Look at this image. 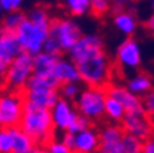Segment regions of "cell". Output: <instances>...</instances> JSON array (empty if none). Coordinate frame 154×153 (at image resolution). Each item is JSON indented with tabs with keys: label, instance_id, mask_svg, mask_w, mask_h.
<instances>
[{
	"label": "cell",
	"instance_id": "6da1fadb",
	"mask_svg": "<svg viewBox=\"0 0 154 153\" xmlns=\"http://www.w3.org/2000/svg\"><path fill=\"white\" fill-rule=\"evenodd\" d=\"M19 127L37 142L38 146H44L54 138L55 126L52 121L51 109L42 108L29 101H25L22 119Z\"/></svg>",
	"mask_w": 154,
	"mask_h": 153
},
{
	"label": "cell",
	"instance_id": "7a4b0ae2",
	"mask_svg": "<svg viewBox=\"0 0 154 153\" xmlns=\"http://www.w3.org/2000/svg\"><path fill=\"white\" fill-rule=\"evenodd\" d=\"M81 81L87 86L106 87L112 77V62L109 61L105 51L90 58L77 62Z\"/></svg>",
	"mask_w": 154,
	"mask_h": 153
},
{
	"label": "cell",
	"instance_id": "3957f363",
	"mask_svg": "<svg viewBox=\"0 0 154 153\" xmlns=\"http://www.w3.org/2000/svg\"><path fill=\"white\" fill-rule=\"evenodd\" d=\"M33 72H35V57L26 51H21L7 68L4 84L10 90L23 91Z\"/></svg>",
	"mask_w": 154,
	"mask_h": 153
},
{
	"label": "cell",
	"instance_id": "277c9868",
	"mask_svg": "<svg viewBox=\"0 0 154 153\" xmlns=\"http://www.w3.org/2000/svg\"><path fill=\"white\" fill-rule=\"evenodd\" d=\"M107 98L106 87L87 86L76 98V109L79 113L91 120H99L105 116V102Z\"/></svg>",
	"mask_w": 154,
	"mask_h": 153
},
{
	"label": "cell",
	"instance_id": "5b68a950",
	"mask_svg": "<svg viewBox=\"0 0 154 153\" xmlns=\"http://www.w3.org/2000/svg\"><path fill=\"white\" fill-rule=\"evenodd\" d=\"M25 106V98L22 91L10 90L0 93V127L19 126Z\"/></svg>",
	"mask_w": 154,
	"mask_h": 153
},
{
	"label": "cell",
	"instance_id": "8992f818",
	"mask_svg": "<svg viewBox=\"0 0 154 153\" xmlns=\"http://www.w3.org/2000/svg\"><path fill=\"white\" fill-rule=\"evenodd\" d=\"M15 35L18 37L22 51H26L29 54H32L33 57L37 55L38 53L43 51V43H44L45 37L48 36V32L44 29L38 28L37 25L30 21L26 17L22 21V24L18 26L15 30Z\"/></svg>",
	"mask_w": 154,
	"mask_h": 153
},
{
	"label": "cell",
	"instance_id": "52a82bcc",
	"mask_svg": "<svg viewBox=\"0 0 154 153\" xmlns=\"http://www.w3.org/2000/svg\"><path fill=\"white\" fill-rule=\"evenodd\" d=\"M48 35L54 36L61 44L62 51L67 53L74 46V43L83 36V32L73 19L57 18L52 19L50 29H48Z\"/></svg>",
	"mask_w": 154,
	"mask_h": 153
},
{
	"label": "cell",
	"instance_id": "ba28073f",
	"mask_svg": "<svg viewBox=\"0 0 154 153\" xmlns=\"http://www.w3.org/2000/svg\"><path fill=\"white\" fill-rule=\"evenodd\" d=\"M105 46H103V40L98 35H83L74 46L67 51L69 58L73 61L74 64L80 62V61L90 58L92 55H96L105 51Z\"/></svg>",
	"mask_w": 154,
	"mask_h": 153
},
{
	"label": "cell",
	"instance_id": "9c48e42d",
	"mask_svg": "<svg viewBox=\"0 0 154 153\" xmlns=\"http://www.w3.org/2000/svg\"><path fill=\"white\" fill-rule=\"evenodd\" d=\"M116 62L119 68H121V70H136L140 66V48L134 39H125L119 46L116 54Z\"/></svg>",
	"mask_w": 154,
	"mask_h": 153
},
{
	"label": "cell",
	"instance_id": "30bf717a",
	"mask_svg": "<svg viewBox=\"0 0 154 153\" xmlns=\"http://www.w3.org/2000/svg\"><path fill=\"white\" fill-rule=\"evenodd\" d=\"M106 91H107V95L114 97L116 99H119L121 102L127 113H132V115H143V113H146L143 108V102H142V97L132 93L128 87L109 83L106 86Z\"/></svg>",
	"mask_w": 154,
	"mask_h": 153
},
{
	"label": "cell",
	"instance_id": "8fae6325",
	"mask_svg": "<svg viewBox=\"0 0 154 153\" xmlns=\"http://www.w3.org/2000/svg\"><path fill=\"white\" fill-rule=\"evenodd\" d=\"M125 131L121 124H107L99 131V152L102 153H124L122 135Z\"/></svg>",
	"mask_w": 154,
	"mask_h": 153
},
{
	"label": "cell",
	"instance_id": "7c38bea8",
	"mask_svg": "<svg viewBox=\"0 0 154 153\" xmlns=\"http://www.w3.org/2000/svg\"><path fill=\"white\" fill-rule=\"evenodd\" d=\"M121 127L125 132L134 134L136 137L146 139V138L151 137L154 132L153 123L151 119L149 117L146 113L143 115H132V113H125V116L121 120Z\"/></svg>",
	"mask_w": 154,
	"mask_h": 153
},
{
	"label": "cell",
	"instance_id": "4fadbf2b",
	"mask_svg": "<svg viewBox=\"0 0 154 153\" xmlns=\"http://www.w3.org/2000/svg\"><path fill=\"white\" fill-rule=\"evenodd\" d=\"M77 115H79V112L72 106L70 101L66 98H62V97L51 108V116L55 130L59 131H66L67 127L72 124V121L77 117Z\"/></svg>",
	"mask_w": 154,
	"mask_h": 153
},
{
	"label": "cell",
	"instance_id": "5bb4252c",
	"mask_svg": "<svg viewBox=\"0 0 154 153\" xmlns=\"http://www.w3.org/2000/svg\"><path fill=\"white\" fill-rule=\"evenodd\" d=\"M8 131L13 139V153H36L43 150V148H38L37 142L19 126L10 127Z\"/></svg>",
	"mask_w": 154,
	"mask_h": 153
},
{
	"label": "cell",
	"instance_id": "9a60e30c",
	"mask_svg": "<svg viewBox=\"0 0 154 153\" xmlns=\"http://www.w3.org/2000/svg\"><path fill=\"white\" fill-rule=\"evenodd\" d=\"M21 51L22 47L15 32H8L0 28V58L10 65Z\"/></svg>",
	"mask_w": 154,
	"mask_h": 153
},
{
	"label": "cell",
	"instance_id": "2e32d148",
	"mask_svg": "<svg viewBox=\"0 0 154 153\" xmlns=\"http://www.w3.org/2000/svg\"><path fill=\"white\" fill-rule=\"evenodd\" d=\"M52 76L59 81L61 84L63 83H80L81 76L79 72V68L72 59H65L59 58L55 64Z\"/></svg>",
	"mask_w": 154,
	"mask_h": 153
},
{
	"label": "cell",
	"instance_id": "e0dca14e",
	"mask_svg": "<svg viewBox=\"0 0 154 153\" xmlns=\"http://www.w3.org/2000/svg\"><path fill=\"white\" fill-rule=\"evenodd\" d=\"M22 94L25 101L48 109H51L55 102L61 98L59 90H23Z\"/></svg>",
	"mask_w": 154,
	"mask_h": 153
},
{
	"label": "cell",
	"instance_id": "ac0fdd59",
	"mask_svg": "<svg viewBox=\"0 0 154 153\" xmlns=\"http://www.w3.org/2000/svg\"><path fill=\"white\" fill-rule=\"evenodd\" d=\"M99 150V132L92 127L76 134V144L74 152L79 153H92Z\"/></svg>",
	"mask_w": 154,
	"mask_h": 153
},
{
	"label": "cell",
	"instance_id": "d6986e66",
	"mask_svg": "<svg viewBox=\"0 0 154 153\" xmlns=\"http://www.w3.org/2000/svg\"><path fill=\"white\" fill-rule=\"evenodd\" d=\"M62 55H55V54H48V53H38L35 55V75H43V76H52L54 68L57 61L61 58Z\"/></svg>",
	"mask_w": 154,
	"mask_h": 153
},
{
	"label": "cell",
	"instance_id": "ffe728a7",
	"mask_svg": "<svg viewBox=\"0 0 154 153\" xmlns=\"http://www.w3.org/2000/svg\"><path fill=\"white\" fill-rule=\"evenodd\" d=\"M127 87L136 95L143 97L144 94H147L149 91L153 90V80L147 73L142 72V73H138L136 76L131 77L127 83Z\"/></svg>",
	"mask_w": 154,
	"mask_h": 153
},
{
	"label": "cell",
	"instance_id": "44dd1931",
	"mask_svg": "<svg viewBox=\"0 0 154 153\" xmlns=\"http://www.w3.org/2000/svg\"><path fill=\"white\" fill-rule=\"evenodd\" d=\"M114 26L119 29L121 33L127 36H131L135 33L136 30V26H138V22H136V18H135L134 14L128 13V11H121V13L116 14L114 15Z\"/></svg>",
	"mask_w": 154,
	"mask_h": 153
},
{
	"label": "cell",
	"instance_id": "7402d4cb",
	"mask_svg": "<svg viewBox=\"0 0 154 153\" xmlns=\"http://www.w3.org/2000/svg\"><path fill=\"white\" fill-rule=\"evenodd\" d=\"M61 83L54 76H43V75H32L26 84L25 90H59Z\"/></svg>",
	"mask_w": 154,
	"mask_h": 153
},
{
	"label": "cell",
	"instance_id": "603a6c76",
	"mask_svg": "<svg viewBox=\"0 0 154 153\" xmlns=\"http://www.w3.org/2000/svg\"><path fill=\"white\" fill-rule=\"evenodd\" d=\"M125 108L122 106V104L116 99L114 97H110L107 95L105 102V116L109 120L114 121V123H121L122 117L125 116Z\"/></svg>",
	"mask_w": 154,
	"mask_h": 153
},
{
	"label": "cell",
	"instance_id": "cb8c5ba5",
	"mask_svg": "<svg viewBox=\"0 0 154 153\" xmlns=\"http://www.w3.org/2000/svg\"><path fill=\"white\" fill-rule=\"evenodd\" d=\"M28 18L30 19L35 25H37L38 28L44 29V30H47V32H48L50 25H51V22H52V19H51V17H50V13L47 11V8L40 7V6L30 10Z\"/></svg>",
	"mask_w": 154,
	"mask_h": 153
},
{
	"label": "cell",
	"instance_id": "d4e9b609",
	"mask_svg": "<svg viewBox=\"0 0 154 153\" xmlns=\"http://www.w3.org/2000/svg\"><path fill=\"white\" fill-rule=\"evenodd\" d=\"M62 3L74 17H83L91 11V0H62Z\"/></svg>",
	"mask_w": 154,
	"mask_h": 153
},
{
	"label": "cell",
	"instance_id": "484cf974",
	"mask_svg": "<svg viewBox=\"0 0 154 153\" xmlns=\"http://www.w3.org/2000/svg\"><path fill=\"white\" fill-rule=\"evenodd\" d=\"M25 18H26V15L22 11H19V10L6 13L3 19H2V28L4 30H8V32H15Z\"/></svg>",
	"mask_w": 154,
	"mask_h": 153
},
{
	"label": "cell",
	"instance_id": "4316f807",
	"mask_svg": "<svg viewBox=\"0 0 154 153\" xmlns=\"http://www.w3.org/2000/svg\"><path fill=\"white\" fill-rule=\"evenodd\" d=\"M122 149H124V153H142L143 139L134 134L124 132V135H122Z\"/></svg>",
	"mask_w": 154,
	"mask_h": 153
},
{
	"label": "cell",
	"instance_id": "83f0119b",
	"mask_svg": "<svg viewBox=\"0 0 154 153\" xmlns=\"http://www.w3.org/2000/svg\"><path fill=\"white\" fill-rule=\"evenodd\" d=\"M81 88L79 83H63L59 87V93H61L62 98H66L69 101H73L77 98V95L80 94Z\"/></svg>",
	"mask_w": 154,
	"mask_h": 153
},
{
	"label": "cell",
	"instance_id": "f1b7e54d",
	"mask_svg": "<svg viewBox=\"0 0 154 153\" xmlns=\"http://www.w3.org/2000/svg\"><path fill=\"white\" fill-rule=\"evenodd\" d=\"M88 127H91V119H88L87 116L79 113L77 117L72 121V124L67 127V131H70L73 134H77V132H80V131L85 130V128H88Z\"/></svg>",
	"mask_w": 154,
	"mask_h": 153
},
{
	"label": "cell",
	"instance_id": "f546056e",
	"mask_svg": "<svg viewBox=\"0 0 154 153\" xmlns=\"http://www.w3.org/2000/svg\"><path fill=\"white\" fill-rule=\"evenodd\" d=\"M13 152V139L8 128L0 127V153Z\"/></svg>",
	"mask_w": 154,
	"mask_h": 153
},
{
	"label": "cell",
	"instance_id": "4dcf8cb0",
	"mask_svg": "<svg viewBox=\"0 0 154 153\" xmlns=\"http://www.w3.org/2000/svg\"><path fill=\"white\" fill-rule=\"evenodd\" d=\"M109 0H91V13L95 17H102L110 11Z\"/></svg>",
	"mask_w": 154,
	"mask_h": 153
},
{
	"label": "cell",
	"instance_id": "1f68e13d",
	"mask_svg": "<svg viewBox=\"0 0 154 153\" xmlns=\"http://www.w3.org/2000/svg\"><path fill=\"white\" fill-rule=\"evenodd\" d=\"M43 51L48 53V54H55V55H62V53H63L59 42L54 36H50V35L45 37L44 43H43Z\"/></svg>",
	"mask_w": 154,
	"mask_h": 153
},
{
	"label": "cell",
	"instance_id": "d6a6232c",
	"mask_svg": "<svg viewBox=\"0 0 154 153\" xmlns=\"http://www.w3.org/2000/svg\"><path fill=\"white\" fill-rule=\"evenodd\" d=\"M44 150L50 153H69L70 149L62 142V141H57V139H50L47 144L44 145Z\"/></svg>",
	"mask_w": 154,
	"mask_h": 153
},
{
	"label": "cell",
	"instance_id": "836d02e7",
	"mask_svg": "<svg viewBox=\"0 0 154 153\" xmlns=\"http://www.w3.org/2000/svg\"><path fill=\"white\" fill-rule=\"evenodd\" d=\"M0 3L3 6L4 11L10 13V11H17L22 7L23 0H0Z\"/></svg>",
	"mask_w": 154,
	"mask_h": 153
},
{
	"label": "cell",
	"instance_id": "e575fe53",
	"mask_svg": "<svg viewBox=\"0 0 154 153\" xmlns=\"http://www.w3.org/2000/svg\"><path fill=\"white\" fill-rule=\"evenodd\" d=\"M62 142H63L65 145H66L69 149H70V152H74V144H76V134H73V132H70V131H63V135H62Z\"/></svg>",
	"mask_w": 154,
	"mask_h": 153
},
{
	"label": "cell",
	"instance_id": "d590c367",
	"mask_svg": "<svg viewBox=\"0 0 154 153\" xmlns=\"http://www.w3.org/2000/svg\"><path fill=\"white\" fill-rule=\"evenodd\" d=\"M142 153H154V135L146 138L143 141V149Z\"/></svg>",
	"mask_w": 154,
	"mask_h": 153
},
{
	"label": "cell",
	"instance_id": "8d00e7d4",
	"mask_svg": "<svg viewBox=\"0 0 154 153\" xmlns=\"http://www.w3.org/2000/svg\"><path fill=\"white\" fill-rule=\"evenodd\" d=\"M144 28L147 29V30H150V32H154V14L147 19V21H146V24H144Z\"/></svg>",
	"mask_w": 154,
	"mask_h": 153
},
{
	"label": "cell",
	"instance_id": "74e56055",
	"mask_svg": "<svg viewBox=\"0 0 154 153\" xmlns=\"http://www.w3.org/2000/svg\"><path fill=\"white\" fill-rule=\"evenodd\" d=\"M4 14H6V11H4L3 6H2V3H0V24H2V19H3Z\"/></svg>",
	"mask_w": 154,
	"mask_h": 153
},
{
	"label": "cell",
	"instance_id": "f35d334b",
	"mask_svg": "<svg viewBox=\"0 0 154 153\" xmlns=\"http://www.w3.org/2000/svg\"><path fill=\"white\" fill-rule=\"evenodd\" d=\"M109 2H110V4H113V3H116L117 0H109Z\"/></svg>",
	"mask_w": 154,
	"mask_h": 153
},
{
	"label": "cell",
	"instance_id": "ab89813d",
	"mask_svg": "<svg viewBox=\"0 0 154 153\" xmlns=\"http://www.w3.org/2000/svg\"><path fill=\"white\" fill-rule=\"evenodd\" d=\"M151 7H153V10H154V0L151 2Z\"/></svg>",
	"mask_w": 154,
	"mask_h": 153
},
{
	"label": "cell",
	"instance_id": "60d3db41",
	"mask_svg": "<svg viewBox=\"0 0 154 153\" xmlns=\"http://www.w3.org/2000/svg\"><path fill=\"white\" fill-rule=\"evenodd\" d=\"M153 93H154V90H153Z\"/></svg>",
	"mask_w": 154,
	"mask_h": 153
},
{
	"label": "cell",
	"instance_id": "b9f144b4",
	"mask_svg": "<svg viewBox=\"0 0 154 153\" xmlns=\"http://www.w3.org/2000/svg\"><path fill=\"white\" fill-rule=\"evenodd\" d=\"M153 135H154V132H153Z\"/></svg>",
	"mask_w": 154,
	"mask_h": 153
}]
</instances>
